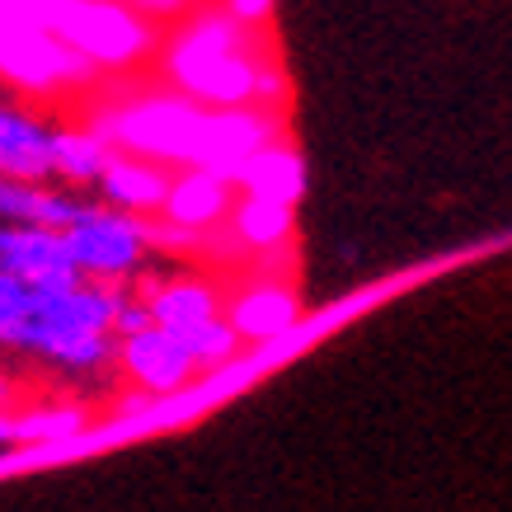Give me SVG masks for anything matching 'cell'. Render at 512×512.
Masks as SVG:
<instances>
[{
	"label": "cell",
	"mask_w": 512,
	"mask_h": 512,
	"mask_svg": "<svg viewBox=\"0 0 512 512\" xmlns=\"http://www.w3.org/2000/svg\"><path fill=\"white\" fill-rule=\"evenodd\" d=\"M165 71L198 109H245L249 99L278 94V76L249 57L245 24L231 15L188 19L165 47Z\"/></svg>",
	"instance_id": "obj_1"
},
{
	"label": "cell",
	"mask_w": 512,
	"mask_h": 512,
	"mask_svg": "<svg viewBox=\"0 0 512 512\" xmlns=\"http://www.w3.org/2000/svg\"><path fill=\"white\" fill-rule=\"evenodd\" d=\"M123 296V287H104V282L29 287V315L10 348H24L71 372H94L99 362L113 357V320Z\"/></svg>",
	"instance_id": "obj_2"
},
{
	"label": "cell",
	"mask_w": 512,
	"mask_h": 512,
	"mask_svg": "<svg viewBox=\"0 0 512 512\" xmlns=\"http://www.w3.org/2000/svg\"><path fill=\"white\" fill-rule=\"evenodd\" d=\"M94 66L47 29V0H5L0 19V85L19 94H62L90 85Z\"/></svg>",
	"instance_id": "obj_3"
},
{
	"label": "cell",
	"mask_w": 512,
	"mask_h": 512,
	"mask_svg": "<svg viewBox=\"0 0 512 512\" xmlns=\"http://www.w3.org/2000/svg\"><path fill=\"white\" fill-rule=\"evenodd\" d=\"M94 132L109 141L118 156L137 160H170V165H188L198 170L202 156V132H207V109H198L184 94H141L127 99L104 118H94Z\"/></svg>",
	"instance_id": "obj_4"
},
{
	"label": "cell",
	"mask_w": 512,
	"mask_h": 512,
	"mask_svg": "<svg viewBox=\"0 0 512 512\" xmlns=\"http://www.w3.org/2000/svg\"><path fill=\"white\" fill-rule=\"evenodd\" d=\"M47 29L76 47L94 71H123L156 43L151 24L137 10L104 0H47Z\"/></svg>",
	"instance_id": "obj_5"
},
{
	"label": "cell",
	"mask_w": 512,
	"mask_h": 512,
	"mask_svg": "<svg viewBox=\"0 0 512 512\" xmlns=\"http://www.w3.org/2000/svg\"><path fill=\"white\" fill-rule=\"evenodd\" d=\"M66 249H71V264H76L80 282H104L113 287L118 278L137 273L141 254H146V221L123 217L113 207H85V217L62 231Z\"/></svg>",
	"instance_id": "obj_6"
},
{
	"label": "cell",
	"mask_w": 512,
	"mask_h": 512,
	"mask_svg": "<svg viewBox=\"0 0 512 512\" xmlns=\"http://www.w3.org/2000/svg\"><path fill=\"white\" fill-rule=\"evenodd\" d=\"M0 278H15L24 287H76L80 273L62 231L0 226Z\"/></svg>",
	"instance_id": "obj_7"
},
{
	"label": "cell",
	"mask_w": 512,
	"mask_h": 512,
	"mask_svg": "<svg viewBox=\"0 0 512 512\" xmlns=\"http://www.w3.org/2000/svg\"><path fill=\"white\" fill-rule=\"evenodd\" d=\"M118 357H123V372L137 381L151 400L156 395H174L184 390L198 372V362L188 357V348L174 339L170 329H141L132 339H118Z\"/></svg>",
	"instance_id": "obj_8"
},
{
	"label": "cell",
	"mask_w": 512,
	"mask_h": 512,
	"mask_svg": "<svg viewBox=\"0 0 512 512\" xmlns=\"http://www.w3.org/2000/svg\"><path fill=\"white\" fill-rule=\"evenodd\" d=\"M264 146H273V123L254 109H207V132H202V156L198 170L221 174L226 184H235V170L249 156H259Z\"/></svg>",
	"instance_id": "obj_9"
},
{
	"label": "cell",
	"mask_w": 512,
	"mask_h": 512,
	"mask_svg": "<svg viewBox=\"0 0 512 512\" xmlns=\"http://www.w3.org/2000/svg\"><path fill=\"white\" fill-rule=\"evenodd\" d=\"M52 132L38 113L0 99V179L43 184L52 174Z\"/></svg>",
	"instance_id": "obj_10"
},
{
	"label": "cell",
	"mask_w": 512,
	"mask_h": 512,
	"mask_svg": "<svg viewBox=\"0 0 512 512\" xmlns=\"http://www.w3.org/2000/svg\"><path fill=\"white\" fill-rule=\"evenodd\" d=\"M99 188H104V198L113 202V212L141 221L146 212H160V207H165V198H170V174H165V165H151V160L118 156V151H113Z\"/></svg>",
	"instance_id": "obj_11"
},
{
	"label": "cell",
	"mask_w": 512,
	"mask_h": 512,
	"mask_svg": "<svg viewBox=\"0 0 512 512\" xmlns=\"http://www.w3.org/2000/svg\"><path fill=\"white\" fill-rule=\"evenodd\" d=\"M165 221L174 231H207L217 226L226 212H231V184L221 174H207V170H188L179 179H170V198H165Z\"/></svg>",
	"instance_id": "obj_12"
},
{
	"label": "cell",
	"mask_w": 512,
	"mask_h": 512,
	"mask_svg": "<svg viewBox=\"0 0 512 512\" xmlns=\"http://www.w3.org/2000/svg\"><path fill=\"white\" fill-rule=\"evenodd\" d=\"M90 202L52 193L43 184H15L0 179V226H43V231H71L85 217Z\"/></svg>",
	"instance_id": "obj_13"
},
{
	"label": "cell",
	"mask_w": 512,
	"mask_h": 512,
	"mask_svg": "<svg viewBox=\"0 0 512 512\" xmlns=\"http://www.w3.org/2000/svg\"><path fill=\"white\" fill-rule=\"evenodd\" d=\"M235 184L245 188V198H264V202H282L292 207L306 188V165L296 151L287 146H264L259 156H249L240 170H235Z\"/></svg>",
	"instance_id": "obj_14"
},
{
	"label": "cell",
	"mask_w": 512,
	"mask_h": 512,
	"mask_svg": "<svg viewBox=\"0 0 512 512\" xmlns=\"http://www.w3.org/2000/svg\"><path fill=\"white\" fill-rule=\"evenodd\" d=\"M146 311H151V325L170 334H188L207 320H221L217 292L207 282H160L146 292Z\"/></svg>",
	"instance_id": "obj_15"
},
{
	"label": "cell",
	"mask_w": 512,
	"mask_h": 512,
	"mask_svg": "<svg viewBox=\"0 0 512 512\" xmlns=\"http://www.w3.org/2000/svg\"><path fill=\"white\" fill-rule=\"evenodd\" d=\"M226 325L235 329V339H278L296 325V296L282 292V287H254L231 306Z\"/></svg>",
	"instance_id": "obj_16"
},
{
	"label": "cell",
	"mask_w": 512,
	"mask_h": 512,
	"mask_svg": "<svg viewBox=\"0 0 512 512\" xmlns=\"http://www.w3.org/2000/svg\"><path fill=\"white\" fill-rule=\"evenodd\" d=\"M113 160V146L94 127H57L52 132V174L71 184H99Z\"/></svg>",
	"instance_id": "obj_17"
},
{
	"label": "cell",
	"mask_w": 512,
	"mask_h": 512,
	"mask_svg": "<svg viewBox=\"0 0 512 512\" xmlns=\"http://www.w3.org/2000/svg\"><path fill=\"white\" fill-rule=\"evenodd\" d=\"M85 409L80 404H29L15 409V442L24 447H52V442H71L85 433Z\"/></svg>",
	"instance_id": "obj_18"
},
{
	"label": "cell",
	"mask_w": 512,
	"mask_h": 512,
	"mask_svg": "<svg viewBox=\"0 0 512 512\" xmlns=\"http://www.w3.org/2000/svg\"><path fill=\"white\" fill-rule=\"evenodd\" d=\"M292 231V207H282V202H264V198H245L235 207V235L245 240V245H278L287 240Z\"/></svg>",
	"instance_id": "obj_19"
},
{
	"label": "cell",
	"mask_w": 512,
	"mask_h": 512,
	"mask_svg": "<svg viewBox=\"0 0 512 512\" xmlns=\"http://www.w3.org/2000/svg\"><path fill=\"white\" fill-rule=\"evenodd\" d=\"M174 339L188 348V357L198 362V367H217V362H226V357L235 353V329L226 325V315L221 320H207V325L188 329V334H174Z\"/></svg>",
	"instance_id": "obj_20"
},
{
	"label": "cell",
	"mask_w": 512,
	"mask_h": 512,
	"mask_svg": "<svg viewBox=\"0 0 512 512\" xmlns=\"http://www.w3.org/2000/svg\"><path fill=\"white\" fill-rule=\"evenodd\" d=\"M24 315H29V287L15 278H0V343H5V348L15 343Z\"/></svg>",
	"instance_id": "obj_21"
},
{
	"label": "cell",
	"mask_w": 512,
	"mask_h": 512,
	"mask_svg": "<svg viewBox=\"0 0 512 512\" xmlns=\"http://www.w3.org/2000/svg\"><path fill=\"white\" fill-rule=\"evenodd\" d=\"M226 15H231L235 24H259V19L268 15V5H259V0H240V5H231Z\"/></svg>",
	"instance_id": "obj_22"
},
{
	"label": "cell",
	"mask_w": 512,
	"mask_h": 512,
	"mask_svg": "<svg viewBox=\"0 0 512 512\" xmlns=\"http://www.w3.org/2000/svg\"><path fill=\"white\" fill-rule=\"evenodd\" d=\"M15 442V409H0V447Z\"/></svg>",
	"instance_id": "obj_23"
},
{
	"label": "cell",
	"mask_w": 512,
	"mask_h": 512,
	"mask_svg": "<svg viewBox=\"0 0 512 512\" xmlns=\"http://www.w3.org/2000/svg\"><path fill=\"white\" fill-rule=\"evenodd\" d=\"M10 404V376H0V409Z\"/></svg>",
	"instance_id": "obj_24"
}]
</instances>
